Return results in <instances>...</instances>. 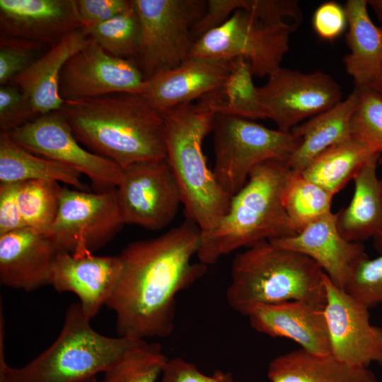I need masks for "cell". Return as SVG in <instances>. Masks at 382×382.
Wrapping results in <instances>:
<instances>
[{
	"label": "cell",
	"instance_id": "obj_41",
	"mask_svg": "<svg viewBox=\"0 0 382 382\" xmlns=\"http://www.w3.org/2000/svg\"><path fill=\"white\" fill-rule=\"evenodd\" d=\"M130 3L131 0H76V6L83 28H88L111 19Z\"/></svg>",
	"mask_w": 382,
	"mask_h": 382
},
{
	"label": "cell",
	"instance_id": "obj_15",
	"mask_svg": "<svg viewBox=\"0 0 382 382\" xmlns=\"http://www.w3.org/2000/svg\"><path fill=\"white\" fill-rule=\"evenodd\" d=\"M327 323L331 354L349 365H382V328L370 323L369 308L337 287L324 273Z\"/></svg>",
	"mask_w": 382,
	"mask_h": 382
},
{
	"label": "cell",
	"instance_id": "obj_7",
	"mask_svg": "<svg viewBox=\"0 0 382 382\" xmlns=\"http://www.w3.org/2000/svg\"><path fill=\"white\" fill-rule=\"evenodd\" d=\"M216 179L230 196L245 184L257 165L267 161L288 163L300 144L293 132L272 129L251 120L216 115L212 125Z\"/></svg>",
	"mask_w": 382,
	"mask_h": 382
},
{
	"label": "cell",
	"instance_id": "obj_34",
	"mask_svg": "<svg viewBox=\"0 0 382 382\" xmlns=\"http://www.w3.org/2000/svg\"><path fill=\"white\" fill-rule=\"evenodd\" d=\"M357 88L360 98L351 118V137L381 154L382 96L370 87Z\"/></svg>",
	"mask_w": 382,
	"mask_h": 382
},
{
	"label": "cell",
	"instance_id": "obj_31",
	"mask_svg": "<svg viewBox=\"0 0 382 382\" xmlns=\"http://www.w3.org/2000/svg\"><path fill=\"white\" fill-rule=\"evenodd\" d=\"M62 187L53 180L18 183V203L25 227L47 233L58 212Z\"/></svg>",
	"mask_w": 382,
	"mask_h": 382
},
{
	"label": "cell",
	"instance_id": "obj_5",
	"mask_svg": "<svg viewBox=\"0 0 382 382\" xmlns=\"http://www.w3.org/2000/svg\"><path fill=\"white\" fill-rule=\"evenodd\" d=\"M166 160L180 191L187 219L202 233L213 229L227 213L231 196L218 183L203 153L215 114L189 103L163 113Z\"/></svg>",
	"mask_w": 382,
	"mask_h": 382
},
{
	"label": "cell",
	"instance_id": "obj_39",
	"mask_svg": "<svg viewBox=\"0 0 382 382\" xmlns=\"http://www.w3.org/2000/svg\"><path fill=\"white\" fill-rule=\"evenodd\" d=\"M312 25L321 40L334 41L343 34L348 25L345 8L333 1L322 4L313 13Z\"/></svg>",
	"mask_w": 382,
	"mask_h": 382
},
{
	"label": "cell",
	"instance_id": "obj_1",
	"mask_svg": "<svg viewBox=\"0 0 382 382\" xmlns=\"http://www.w3.org/2000/svg\"><path fill=\"white\" fill-rule=\"evenodd\" d=\"M202 231L187 219L162 235L128 244L118 255L122 272L106 306L116 316L120 337H165L175 326L176 296L207 271L192 262Z\"/></svg>",
	"mask_w": 382,
	"mask_h": 382
},
{
	"label": "cell",
	"instance_id": "obj_35",
	"mask_svg": "<svg viewBox=\"0 0 382 382\" xmlns=\"http://www.w3.org/2000/svg\"><path fill=\"white\" fill-rule=\"evenodd\" d=\"M369 308L382 303V252L371 259L367 255L353 267L342 289Z\"/></svg>",
	"mask_w": 382,
	"mask_h": 382
},
{
	"label": "cell",
	"instance_id": "obj_36",
	"mask_svg": "<svg viewBox=\"0 0 382 382\" xmlns=\"http://www.w3.org/2000/svg\"><path fill=\"white\" fill-rule=\"evenodd\" d=\"M44 45L22 39L0 37V83L7 84L40 56Z\"/></svg>",
	"mask_w": 382,
	"mask_h": 382
},
{
	"label": "cell",
	"instance_id": "obj_23",
	"mask_svg": "<svg viewBox=\"0 0 382 382\" xmlns=\"http://www.w3.org/2000/svg\"><path fill=\"white\" fill-rule=\"evenodd\" d=\"M368 6L367 0H348L344 6L349 52L344 57L343 63L355 88L370 86L382 68V27L373 23Z\"/></svg>",
	"mask_w": 382,
	"mask_h": 382
},
{
	"label": "cell",
	"instance_id": "obj_17",
	"mask_svg": "<svg viewBox=\"0 0 382 382\" xmlns=\"http://www.w3.org/2000/svg\"><path fill=\"white\" fill-rule=\"evenodd\" d=\"M81 28L76 0H0L1 37L52 45Z\"/></svg>",
	"mask_w": 382,
	"mask_h": 382
},
{
	"label": "cell",
	"instance_id": "obj_42",
	"mask_svg": "<svg viewBox=\"0 0 382 382\" xmlns=\"http://www.w3.org/2000/svg\"><path fill=\"white\" fill-rule=\"evenodd\" d=\"M18 183L0 184V235L25 227L17 199Z\"/></svg>",
	"mask_w": 382,
	"mask_h": 382
},
{
	"label": "cell",
	"instance_id": "obj_26",
	"mask_svg": "<svg viewBox=\"0 0 382 382\" xmlns=\"http://www.w3.org/2000/svg\"><path fill=\"white\" fill-rule=\"evenodd\" d=\"M381 155L366 163L353 178L349 205L337 213V225L347 241L359 243L382 235V179L376 173Z\"/></svg>",
	"mask_w": 382,
	"mask_h": 382
},
{
	"label": "cell",
	"instance_id": "obj_29",
	"mask_svg": "<svg viewBox=\"0 0 382 382\" xmlns=\"http://www.w3.org/2000/svg\"><path fill=\"white\" fill-rule=\"evenodd\" d=\"M381 155L352 137L318 155L302 171L308 180L335 195L372 158Z\"/></svg>",
	"mask_w": 382,
	"mask_h": 382
},
{
	"label": "cell",
	"instance_id": "obj_14",
	"mask_svg": "<svg viewBox=\"0 0 382 382\" xmlns=\"http://www.w3.org/2000/svg\"><path fill=\"white\" fill-rule=\"evenodd\" d=\"M144 84V76L135 61L110 55L91 38L65 64L59 90L66 101L115 93L140 95Z\"/></svg>",
	"mask_w": 382,
	"mask_h": 382
},
{
	"label": "cell",
	"instance_id": "obj_33",
	"mask_svg": "<svg viewBox=\"0 0 382 382\" xmlns=\"http://www.w3.org/2000/svg\"><path fill=\"white\" fill-rule=\"evenodd\" d=\"M83 30L110 55L134 61L137 59L139 21L132 0L125 10L111 19Z\"/></svg>",
	"mask_w": 382,
	"mask_h": 382
},
{
	"label": "cell",
	"instance_id": "obj_16",
	"mask_svg": "<svg viewBox=\"0 0 382 382\" xmlns=\"http://www.w3.org/2000/svg\"><path fill=\"white\" fill-rule=\"evenodd\" d=\"M121 272L119 256L59 252L51 270L50 284L59 293L76 294L84 313L91 320L111 297Z\"/></svg>",
	"mask_w": 382,
	"mask_h": 382
},
{
	"label": "cell",
	"instance_id": "obj_13",
	"mask_svg": "<svg viewBox=\"0 0 382 382\" xmlns=\"http://www.w3.org/2000/svg\"><path fill=\"white\" fill-rule=\"evenodd\" d=\"M122 170L117 190L125 224L153 231L167 226L182 197L166 158L135 163Z\"/></svg>",
	"mask_w": 382,
	"mask_h": 382
},
{
	"label": "cell",
	"instance_id": "obj_6",
	"mask_svg": "<svg viewBox=\"0 0 382 382\" xmlns=\"http://www.w3.org/2000/svg\"><path fill=\"white\" fill-rule=\"evenodd\" d=\"M81 304H71L54 343L26 365L0 361V382H96L127 350L141 340L110 337L92 328Z\"/></svg>",
	"mask_w": 382,
	"mask_h": 382
},
{
	"label": "cell",
	"instance_id": "obj_19",
	"mask_svg": "<svg viewBox=\"0 0 382 382\" xmlns=\"http://www.w3.org/2000/svg\"><path fill=\"white\" fill-rule=\"evenodd\" d=\"M324 306L305 300L261 304L248 316L257 332L291 340L300 348L315 354H330V344Z\"/></svg>",
	"mask_w": 382,
	"mask_h": 382
},
{
	"label": "cell",
	"instance_id": "obj_25",
	"mask_svg": "<svg viewBox=\"0 0 382 382\" xmlns=\"http://www.w3.org/2000/svg\"><path fill=\"white\" fill-rule=\"evenodd\" d=\"M270 382H376L368 367L349 365L331 353L315 354L299 348L269 364Z\"/></svg>",
	"mask_w": 382,
	"mask_h": 382
},
{
	"label": "cell",
	"instance_id": "obj_21",
	"mask_svg": "<svg viewBox=\"0 0 382 382\" xmlns=\"http://www.w3.org/2000/svg\"><path fill=\"white\" fill-rule=\"evenodd\" d=\"M58 253L46 235L30 228L0 235L1 284L26 292L50 284Z\"/></svg>",
	"mask_w": 382,
	"mask_h": 382
},
{
	"label": "cell",
	"instance_id": "obj_3",
	"mask_svg": "<svg viewBox=\"0 0 382 382\" xmlns=\"http://www.w3.org/2000/svg\"><path fill=\"white\" fill-rule=\"evenodd\" d=\"M291 173L286 162L257 165L244 186L231 197L227 213L211 231L202 233L197 253L208 266L241 248L296 234L284 204Z\"/></svg>",
	"mask_w": 382,
	"mask_h": 382
},
{
	"label": "cell",
	"instance_id": "obj_40",
	"mask_svg": "<svg viewBox=\"0 0 382 382\" xmlns=\"http://www.w3.org/2000/svg\"><path fill=\"white\" fill-rule=\"evenodd\" d=\"M161 382H233V377L231 373L221 370L206 375L194 364L177 357L167 361Z\"/></svg>",
	"mask_w": 382,
	"mask_h": 382
},
{
	"label": "cell",
	"instance_id": "obj_20",
	"mask_svg": "<svg viewBox=\"0 0 382 382\" xmlns=\"http://www.w3.org/2000/svg\"><path fill=\"white\" fill-rule=\"evenodd\" d=\"M270 241L312 259L341 289L354 265L366 255L360 243L347 241L342 236L337 225V214L332 212L294 236Z\"/></svg>",
	"mask_w": 382,
	"mask_h": 382
},
{
	"label": "cell",
	"instance_id": "obj_24",
	"mask_svg": "<svg viewBox=\"0 0 382 382\" xmlns=\"http://www.w3.org/2000/svg\"><path fill=\"white\" fill-rule=\"evenodd\" d=\"M359 98L355 88L345 100L291 130L301 139L287 163L293 171L301 173L324 151L351 138V118Z\"/></svg>",
	"mask_w": 382,
	"mask_h": 382
},
{
	"label": "cell",
	"instance_id": "obj_38",
	"mask_svg": "<svg viewBox=\"0 0 382 382\" xmlns=\"http://www.w3.org/2000/svg\"><path fill=\"white\" fill-rule=\"evenodd\" d=\"M241 9L267 23H287L286 18L300 25L302 13L295 0H241Z\"/></svg>",
	"mask_w": 382,
	"mask_h": 382
},
{
	"label": "cell",
	"instance_id": "obj_18",
	"mask_svg": "<svg viewBox=\"0 0 382 382\" xmlns=\"http://www.w3.org/2000/svg\"><path fill=\"white\" fill-rule=\"evenodd\" d=\"M230 61L189 57L180 65L146 79L140 96L164 113L192 103L219 87L226 78Z\"/></svg>",
	"mask_w": 382,
	"mask_h": 382
},
{
	"label": "cell",
	"instance_id": "obj_45",
	"mask_svg": "<svg viewBox=\"0 0 382 382\" xmlns=\"http://www.w3.org/2000/svg\"><path fill=\"white\" fill-rule=\"evenodd\" d=\"M378 163L382 165V156H380ZM378 247L379 248L380 250L382 252V235L376 238Z\"/></svg>",
	"mask_w": 382,
	"mask_h": 382
},
{
	"label": "cell",
	"instance_id": "obj_12",
	"mask_svg": "<svg viewBox=\"0 0 382 382\" xmlns=\"http://www.w3.org/2000/svg\"><path fill=\"white\" fill-rule=\"evenodd\" d=\"M258 92L267 118L284 132L342 100L341 87L330 75L321 71L305 74L282 66L258 87Z\"/></svg>",
	"mask_w": 382,
	"mask_h": 382
},
{
	"label": "cell",
	"instance_id": "obj_44",
	"mask_svg": "<svg viewBox=\"0 0 382 382\" xmlns=\"http://www.w3.org/2000/svg\"><path fill=\"white\" fill-rule=\"evenodd\" d=\"M382 96V68L374 83L369 86Z\"/></svg>",
	"mask_w": 382,
	"mask_h": 382
},
{
	"label": "cell",
	"instance_id": "obj_32",
	"mask_svg": "<svg viewBox=\"0 0 382 382\" xmlns=\"http://www.w3.org/2000/svg\"><path fill=\"white\" fill-rule=\"evenodd\" d=\"M168 359L159 343L141 340L103 373L101 382H156Z\"/></svg>",
	"mask_w": 382,
	"mask_h": 382
},
{
	"label": "cell",
	"instance_id": "obj_37",
	"mask_svg": "<svg viewBox=\"0 0 382 382\" xmlns=\"http://www.w3.org/2000/svg\"><path fill=\"white\" fill-rule=\"evenodd\" d=\"M36 117L29 100L17 86L7 84L1 86V132H8Z\"/></svg>",
	"mask_w": 382,
	"mask_h": 382
},
{
	"label": "cell",
	"instance_id": "obj_43",
	"mask_svg": "<svg viewBox=\"0 0 382 382\" xmlns=\"http://www.w3.org/2000/svg\"><path fill=\"white\" fill-rule=\"evenodd\" d=\"M378 19L382 23V0H367Z\"/></svg>",
	"mask_w": 382,
	"mask_h": 382
},
{
	"label": "cell",
	"instance_id": "obj_30",
	"mask_svg": "<svg viewBox=\"0 0 382 382\" xmlns=\"http://www.w3.org/2000/svg\"><path fill=\"white\" fill-rule=\"evenodd\" d=\"M334 195L291 170L284 196L286 212L296 233L331 212Z\"/></svg>",
	"mask_w": 382,
	"mask_h": 382
},
{
	"label": "cell",
	"instance_id": "obj_11",
	"mask_svg": "<svg viewBox=\"0 0 382 382\" xmlns=\"http://www.w3.org/2000/svg\"><path fill=\"white\" fill-rule=\"evenodd\" d=\"M7 133L13 141L30 152L86 175L95 192L112 190L120 183L122 168L82 148L59 111L38 116Z\"/></svg>",
	"mask_w": 382,
	"mask_h": 382
},
{
	"label": "cell",
	"instance_id": "obj_22",
	"mask_svg": "<svg viewBox=\"0 0 382 382\" xmlns=\"http://www.w3.org/2000/svg\"><path fill=\"white\" fill-rule=\"evenodd\" d=\"M90 39L83 28L69 33L11 81L28 98L37 117L62 109L64 103L59 90L62 70Z\"/></svg>",
	"mask_w": 382,
	"mask_h": 382
},
{
	"label": "cell",
	"instance_id": "obj_4",
	"mask_svg": "<svg viewBox=\"0 0 382 382\" xmlns=\"http://www.w3.org/2000/svg\"><path fill=\"white\" fill-rule=\"evenodd\" d=\"M324 272L308 256L270 241L257 243L233 260L226 300L247 316L256 306L305 300L325 304Z\"/></svg>",
	"mask_w": 382,
	"mask_h": 382
},
{
	"label": "cell",
	"instance_id": "obj_28",
	"mask_svg": "<svg viewBox=\"0 0 382 382\" xmlns=\"http://www.w3.org/2000/svg\"><path fill=\"white\" fill-rule=\"evenodd\" d=\"M36 180L61 182L76 190L88 191L79 171L33 154L13 141L7 132H1L0 184Z\"/></svg>",
	"mask_w": 382,
	"mask_h": 382
},
{
	"label": "cell",
	"instance_id": "obj_8",
	"mask_svg": "<svg viewBox=\"0 0 382 382\" xmlns=\"http://www.w3.org/2000/svg\"><path fill=\"white\" fill-rule=\"evenodd\" d=\"M139 21L135 62L145 80L180 65L196 40L194 28L207 1L132 0Z\"/></svg>",
	"mask_w": 382,
	"mask_h": 382
},
{
	"label": "cell",
	"instance_id": "obj_27",
	"mask_svg": "<svg viewBox=\"0 0 382 382\" xmlns=\"http://www.w3.org/2000/svg\"><path fill=\"white\" fill-rule=\"evenodd\" d=\"M229 72L224 82L197 100L200 107L215 115L236 116L248 120L265 119L258 87L254 85L250 64L243 58L230 61Z\"/></svg>",
	"mask_w": 382,
	"mask_h": 382
},
{
	"label": "cell",
	"instance_id": "obj_9",
	"mask_svg": "<svg viewBox=\"0 0 382 382\" xmlns=\"http://www.w3.org/2000/svg\"><path fill=\"white\" fill-rule=\"evenodd\" d=\"M298 27L289 23H267L239 9L199 37L190 57L224 61L243 58L250 64L253 76L268 77L281 67L290 35Z\"/></svg>",
	"mask_w": 382,
	"mask_h": 382
},
{
	"label": "cell",
	"instance_id": "obj_2",
	"mask_svg": "<svg viewBox=\"0 0 382 382\" xmlns=\"http://www.w3.org/2000/svg\"><path fill=\"white\" fill-rule=\"evenodd\" d=\"M59 111L80 143L122 168L166 158L163 113L140 95L66 100Z\"/></svg>",
	"mask_w": 382,
	"mask_h": 382
},
{
	"label": "cell",
	"instance_id": "obj_10",
	"mask_svg": "<svg viewBox=\"0 0 382 382\" xmlns=\"http://www.w3.org/2000/svg\"><path fill=\"white\" fill-rule=\"evenodd\" d=\"M125 224L117 187L105 192L62 187L56 219L46 234L58 252L93 253Z\"/></svg>",
	"mask_w": 382,
	"mask_h": 382
}]
</instances>
